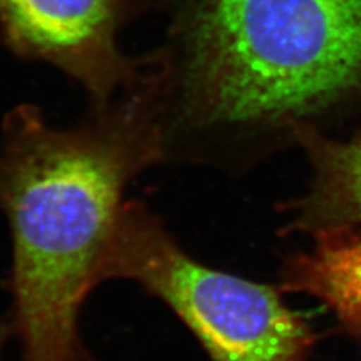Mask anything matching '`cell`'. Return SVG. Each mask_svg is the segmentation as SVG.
Wrapping results in <instances>:
<instances>
[{"instance_id": "obj_6", "label": "cell", "mask_w": 361, "mask_h": 361, "mask_svg": "<svg viewBox=\"0 0 361 361\" xmlns=\"http://www.w3.org/2000/svg\"><path fill=\"white\" fill-rule=\"evenodd\" d=\"M280 268L283 293L318 301L346 336L361 343V228L312 236Z\"/></svg>"}, {"instance_id": "obj_7", "label": "cell", "mask_w": 361, "mask_h": 361, "mask_svg": "<svg viewBox=\"0 0 361 361\" xmlns=\"http://www.w3.org/2000/svg\"><path fill=\"white\" fill-rule=\"evenodd\" d=\"M14 341L13 326L8 314L0 318V361H8V346Z\"/></svg>"}, {"instance_id": "obj_5", "label": "cell", "mask_w": 361, "mask_h": 361, "mask_svg": "<svg viewBox=\"0 0 361 361\" xmlns=\"http://www.w3.org/2000/svg\"><path fill=\"white\" fill-rule=\"evenodd\" d=\"M309 163L302 193L283 207L285 232L314 236L361 228V128L314 137L300 148Z\"/></svg>"}, {"instance_id": "obj_4", "label": "cell", "mask_w": 361, "mask_h": 361, "mask_svg": "<svg viewBox=\"0 0 361 361\" xmlns=\"http://www.w3.org/2000/svg\"><path fill=\"white\" fill-rule=\"evenodd\" d=\"M126 0H0V42L83 89L90 107L111 103L137 75L116 37Z\"/></svg>"}, {"instance_id": "obj_2", "label": "cell", "mask_w": 361, "mask_h": 361, "mask_svg": "<svg viewBox=\"0 0 361 361\" xmlns=\"http://www.w3.org/2000/svg\"><path fill=\"white\" fill-rule=\"evenodd\" d=\"M160 164L157 130L133 85L73 127L20 103L0 126V214L11 241L6 313L20 361H95L78 318L97 286L123 195Z\"/></svg>"}, {"instance_id": "obj_3", "label": "cell", "mask_w": 361, "mask_h": 361, "mask_svg": "<svg viewBox=\"0 0 361 361\" xmlns=\"http://www.w3.org/2000/svg\"><path fill=\"white\" fill-rule=\"evenodd\" d=\"M128 280L172 310L209 361H307L318 342L306 316L271 286L199 262L139 200H126L99 285Z\"/></svg>"}, {"instance_id": "obj_1", "label": "cell", "mask_w": 361, "mask_h": 361, "mask_svg": "<svg viewBox=\"0 0 361 361\" xmlns=\"http://www.w3.org/2000/svg\"><path fill=\"white\" fill-rule=\"evenodd\" d=\"M135 89L160 164L243 175L361 128V0H188Z\"/></svg>"}]
</instances>
